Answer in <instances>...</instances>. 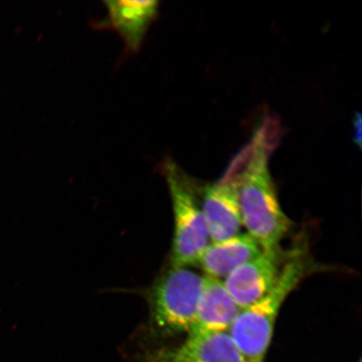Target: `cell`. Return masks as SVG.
I'll use <instances>...</instances> for the list:
<instances>
[{
    "label": "cell",
    "mask_w": 362,
    "mask_h": 362,
    "mask_svg": "<svg viewBox=\"0 0 362 362\" xmlns=\"http://www.w3.org/2000/svg\"><path fill=\"white\" fill-rule=\"evenodd\" d=\"M163 168L174 211L172 266L187 268L197 265L199 257L211 242L202 205L198 203L187 175L175 163L167 160Z\"/></svg>",
    "instance_id": "2"
},
{
    "label": "cell",
    "mask_w": 362,
    "mask_h": 362,
    "mask_svg": "<svg viewBox=\"0 0 362 362\" xmlns=\"http://www.w3.org/2000/svg\"><path fill=\"white\" fill-rule=\"evenodd\" d=\"M262 252V249L255 238L248 233H239L224 241L210 243L199 257L197 265L207 277L225 279L238 267Z\"/></svg>",
    "instance_id": "10"
},
{
    "label": "cell",
    "mask_w": 362,
    "mask_h": 362,
    "mask_svg": "<svg viewBox=\"0 0 362 362\" xmlns=\"http://www.w3.org/2000/svg\"><path fill=\"white\" fill-rule=\"evenodd\" d=\"M107 16L100 25L121 36L129 53L138 52L158 13L156 0H108L104 2Z\"/></svg>",
    "instance_id": "7"
},
{
    "label": "cell",
    "mask_w": 362,
    "mask_h": 362,
    "mask_svg": "<svg viewBox=\"0 0 362 362\" xmlns=\"http://www.w3.org/2000/svg\"><path fill=\"white\" fill-rule=\"evenodd\" d=\"M268 153L252 140L233 158L220 182L240 187L250 176L268 170Z\"/></svg>",
    "instance_id": "11"
},
{
    "label": "cell",
    "mask_w": 362,
    "mask_h": 362,
    "mask_svg": "<svg viewBox=\"0 0 362 362\" xmlns=\"http://www.w3.org/2000/svg\"><path fill=\"white\" fill-rule=\"evenodd\" d=\"M262 362H264V361H262Z\"/></svg>",
    "instance_id": "15"
},
{
    "label": "cell",
    "mask_w": 362,
    "mask_h": 362,
    "mask_svg": "<svg viewBox=\"0 0 362 362\" xmlns=\"http://www.w3.org/2000/svg\"><path fill=\"white\" fill-rule=\"evenodd\" d=\"M241 310L219 279L204 276L196 319L187 334L228 332Z\"/></svg>",
    "instance_id": "9"
},
{
    "label": "cell",
    "mask_w": 362,
    "mask_h": 362,
    "mask_svg": "<svg viewBox=\"0 0 362 362\" xmlns=\"http://www.w3.org/2000/svg\"><path fill=\"white\" fill-rule=\"evenodd\" d=\"M204 277L187 268H172L148 293L152 323L167 334L189 332L196 319Z\"/></svg>",
    "instance_id": "3"
},
{
    "label": "cell",
    "mask_w": 362,
    "mask_h": 362,
    "mask_svg": "<svg viewBox=\"0 0 362 362\" xmlns=\"http://www.w3.org/2000/svg\"><path fill=\"white\" fill-rule=\"evenodd\" d=\"M309 269L305 257L294 255L284 264L274 288L255 305L240 312L228 333L246 362L264 361L279 310Z\"/></svg>",
    "instance_id": "1"
},
{
    "label": "cell",
    "mask_w": 362,
    "mask_h": 362,
    "mask_svg": "<svg viewBox=\"0 0 362 362\" xmlns=\"http://www.w3.org/2000/svg\"><path fill=\"white\" fill-rule=\"evenodd\" d=\"M359 362H361V361H359Z\"/></svg>",
    "instance_id": "14"
},
{
    "label": "cell",
    "mask_w": 362,
    "mask_h": 362,
    "mask_svg": "<svg viewBox=\"0 0 362 362\" xmlns=\"http://www.w3.org/2000/svg\"><path fill=\"white\" fill-rule=\"evenodd\" d=\"M238 188L219 181L203 189L202 209L211 243L237 236L243 226Z\"/></svg>",
    "instance_id": "8"
},
{
    "label": "cell",
    "mask_w": 362,
    "mask_h": 362,
    "mask_svg": "<svg viewBox=\"0 0 362 362\" xmlns=\"http://www.w3.org/2000/svg\"><path fill=\"white\" fill-rule=\"evenodd\" d=\"M243 225L259 244L262 251L279 248L291 228L276 194L269 170L248 177L238 188Z\"/></svg>",
    "instance_id": "4"
},
{
    "label": "cell",
    "mask_w": 362,
    "mask_h": 362,
    "mask_svg": "<svg viewBox=\"0 0 362 362\" xmlns=\"http://www.w3.org/2000/svg\"><path fill=\"white\" fill-rule=\"evenodd\" d=\"M281 122L275 116L266 117L257 129L252 141L270 155L278 147L282 138Z\"/></svg>",
    "instance_id": "12"
},
{
    "label": "cell",
    "mask_w": 362,
    "mask_h": 362,
    "mask_svg": "<svg viewBox=\"0 0 362 362\" xmlns=\"http://www.w3.org/2000/svg\"><path fill=\"white\" fill-rule=\"evenodd\" d=\"M361 115L357 112L353 119V139L357 146H361Z\"/></svg>",
    "instance_id": "13"
},
{
    "label": "cell",
    "mask_w": 362,
    "mask_h": 362,
    "mask_svg": "<svg viewBox=\"0 0 362 362\" xmlns=\"http://www.w3.org/2000/svg\"><path fill=\"white\" fill-rule=\"evenodd\" d=\"M279 248L262 251L259 256L246 262L224 279V286L240 310L255 305L277 283L283 269Z\"/></svg>",
    "instance_id": "5"
},
{
    "label": "cell",
    "mask_w": 362,
    "mask_h": 362,
    "mask_svg": "<svg viewBox=\"0 0 362 362\" xmlns=\"http://www.w3.org/2000/svg\"><path fill=\"white\" fill-rule=\"evenodd\" d=\"M187 336L177 347L148 353L144 362H246L228 332Z\"/></svg>",
    "instance_id": "6"
}]
</instances>
